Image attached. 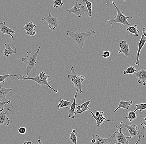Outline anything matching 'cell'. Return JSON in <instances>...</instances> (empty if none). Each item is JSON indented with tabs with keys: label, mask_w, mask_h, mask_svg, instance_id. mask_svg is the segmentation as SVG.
<instances>
[{
	"label": "cell",
	"mask_w": 146,
	"mask_h": 144,
	"mask_svg": "<svg viewBox=\"0 0 146 144\" xmlns=\"http://www.w3.org/2000/svg\"><path fill=\"white\" fill-rule=\"evenodd\" d=\"M144 118H145V121H144V122H143V123H140V125L142 126L143 129H145V130H146V117H145Z\"/></svg>",
	"instance_id": "cell-36"
},
{
	"label": "cell",
	"mask_w": 146,
	"mask_h": 144,
	"mask_svg": "<svg viewBox=\"0 0 146 144\" xmlns=\"http://www.w3.org/2000/svg\"><path fill=\"white\" fill-rule=\"evenodd\" d=\"M78 92V90L77 89L76 93L75 94L74 101H73V102L72 103L71 106H70V108H69V111H68V117L72 119H74L76 117V113L75 111L76 109V105H78V104H76V100Z\"/></svg>",
	"instance_id": "cell-15"
},
{
	"label": "cell",
	"mask_w": 146,
	"mask_h": 144,
	"mask_svg": "<svg viewBox=\"0 0 146 144\" xmlns=\"http://www.w3.org/2000/svg\"><path fill=\"white\" fill-rule=\"evenodd\" d=\"M88 111H90L91 114V117H93V118L95 119L96 121V125L98 127H100L103 125H104L105 124L104 123V121H107L108 122H114V120H108L106 119V117L104 116V112L103 111H98L96 112L95 115H94L93 112L91 111L90 109H89Z\"/></svg>",
	"instance_id": "cell-9"
},
{
	"label": "cell",
	"mask_w": 146,
	"mask_h": 144,
	"mask_svg": "<svg viewBox=\"0 0 146 144\" xmlns=\"http://www.w3.org/2000/svg\"><path fill=\"white\" fill-rule=\"evenodd\" d=\"M137 70L136 68L134 66H131L128 67L126 70H125L123 72V74H135Z\"/></svg>",
	"instance_id": "cell-28"
},
{
	"label": "cell",
	"mask_w": 146,
	"mask_h": 144,
	"mask_svg": "<svg viewBox=\"0 0 146 144\" xmlns=\"http://www.w3.org/2000/svg\"><path fill=\"white\" fill-rule=\"evenodd\" d=\"M132 104H133V102L132 101H129V102H125V101H123V100H120L118 106L115 109L114 112H115L119 108H123V109H126L128 110L130 106L132 105Z\"/></svg>",
	"instance_id": "cell-22"
},
{
	"label": "cell",
	"mask_w": 146,
	"mask_h": 144,
	"mask_svg": "<svg viewBox=\"0 0 146 144\" xmlns=\"http://www.w3.org/2000/svg\"><path fill=\"white\" fill-rule=\"evenodd\" d=\"M141 137H143L144 138L145 137V135H144V134L142 133L141 134L139 135V137L137 141V143H136L135 144H138V143H139V141H140V139Z\"/></svg>",
	"instance_id": "cell-35"
},
{
	"label": "cell",
	"mask_w": 146,
	"mask_h": 144,
	"mask_svg": "<svg viewBox=\"0 0 146 144\" xmlns=\"http://www.w3.org/2000/svg\"><path fill=\"white\" fill-rule=\"evenodd\" d=\"M146 41V29L145 28H143L142 29V33L141 38L139 42L138 46L137 52L136 54V62L135 65H139V54L141 49L145 45Z\"/></svg>",
	"instance_id": "cell-10"
},
{
	"label": "cell",
	"mask_w": 146,
	"mask_h": 144,
	"mask_svg": "<svg viewBox=\"0 0 146 144\" xmlns=\"http://www.w3.org/2000/svg\"><path fill=\"white\" fill-rule=\"evenodd\" d=\"M76 130L73 129L72 132L70 133V136L69 137V139L74 144H77V137L76 135Z\"/></svg>",
	"instance_id": "cell-25"
},
{
	"label": "cell",
	"mask_w": 146,
	"mask_h": 144,
	"mask_svg": "<svg viewBox=\"0 0 146 144\" xmlns=\"http://www.w3.org/2000/svg\"><path fill=\"white\" fill-rule=\"evenodd\" d=\"M64 3L62 0H54V1L53 7L54 8H57L60 7L62 8Z\"/></svg>",
	"instance_id": "cell-30"
},
{
	"label": "cell",
	"mask_w": 146,
	"mask_h": 144,
	"mask_svg": "<svg viewBox=\"0 0 146 144\" xmlns=\"http://www.w3.org/2000/svg\"><path fill=\"white\" fill-rule=\"evenodd\" d=\"M115 126L117 129L116 131L113 134L115 138L116 141L121 144H129V142L127 140V138H132L131 136L127 137L123 133L120 127Z\"/></svg>",
	"instance_id": "cell-11"
},
{
	"label": "cell",
	"mask_w": 146,
	"mask_h": 144,
	"mask_svg": "<svg viewBox=\"0 0 146 144\" xmlns=\"http://www.w3.org/2000/svg\"><path fill=\"white\" fill-rule=\"evenodd\" d=\"M70 70L71 71V74L67 76L68 79L72 82L75 88H77L80 93L82 94L83 92L82 87V84L84 81L85 78L83 76L80 75L76 73L74 70V67H71Z\"/></svg>",
	"instance_id": "cell-5"
},
{
	"label": "cell",
	"mask_w": 146,
	"mask_h": 144,
	"mask_svg": "<svg viewBox=\"0 0 146 144\" xmlns=\"http://www.w3.org/2000/svg\"><path fill=\"white\" fill-rule=\"evenodd\" d=\"M135 75L138 78L137 82L139 84H142L144 86L146 85V71L145 70H141L135 73Z\"/></svg>",
	"instance_id": "cell-18"
},
{
	"label": "cell",
	"mask_w": 146,
	"mask_h": 144,
	"mask_svg": "<svg viewBox=\"0 0 146 144\" xmlns=\"http://www.w3.org/2000/svg\"><path fill=\"white\" fill-rule=\"evenodd\" d=\"M90 102H91V101L88 100L83 103L82 104L78 106L76 109V113L82 114L83 112L88 111L90 108H88V106L90 104Z\"/></svg>",
	"instance_id": "cell-20"
},
{
	"label": "cell",
	"mask_w": 146,
	"mask_h": 144,
	"mask_svg": "<svg viewBox=\"0 0 146 144\" xmlns=\"http://www.w3.org/2000/svg\"><path fill=\"white\" fill-rule=\"evenodd\" d=\"M82 1L86 3L87 9V10L88 13V16L91 17L92 15V3L88 1L87 0H82Z\"/></svg>",
	"instance_id": "cell-26"
},
{
	"label": "cell",
	"mask_w": 146,
	"mask_h": 144,
	"mask_svg": "<svg viewBox=\"0 0 146 144\" xmlns=\"http://www.w3.org/2000/svg\"><path fill=\"white\" fill-rule=\"evenodd\" d=\"M78 1H76L75 4L70 10H65L66 11L72 13L75 15L79 19H82V16L84 14L86 11L87 10H85V7L83 4L78 3Z\"/></svg>",
	"instance_id": "cell-6"
},
{
	"label": "cell",
	"mask_w": 146,
	"mask_h": 144,
	"mask_svg": "<svg viewBox=\"0 0 146 144\" xmlns=\"http://www.w3.org/2000/svg\"><path fill=\"white\" fill-rule=\"evenodd\" d=\"M32 143L31 142H27V141H26V142H25L23 144H31Z\"/></svg>",
	"instance_id": "cell-38"
},
{
	"label": "cell",
	"mask_w": 146,
	"mask_h": 144,
	"mask_svg": "<svg viewBox=\"0 0 146 144\" xmlns=\"http://www.w3.org/2000/svg\"><path fill=\"white\" fill-rule=\"evenodd\" d=\"M73 101L68 102L67 100H64L62 98H60L59 100V103L58 104V108L59 109L65 108L67 109H69V106L71 105Z\"/></svg>",
	"instance_id": "cell-23"
},
{
	"label": "cell",
	"mask_w": 146,
	"mask_h": 144,
	"mask_svg": "<svg viewBox=\"0 0 146 144\" xmlns=\"http://www.w3.org/2000/svg\"><path fill=\"white\" fill-rule=\"evenodd\" d=\"M33 21L31 22L26 23L23 29L26 31L25 34L29 36H34L36 34V31L35 28H36V25L33 23Z\"/></svg>",
	"instance_id": "cell-13"
},
{
	"label": "cell",
	"mask_w": 146,
	"mask_h": 144,
	"mask_svg": "<svg viewBox=\"0 0 146 144\" xmlns=\"http://www.w3.org/2000/svg\"><path fill=\"white\" fill-rule=\"evenodd\" d=\"M11 91H12V88H5L4 84L0 86V101L1 102L3 101V102L7 101L6 96L9 92Z\"/></svg>",
	"instance_id": "cell-19"
},
{
	"label": "cell",
	"mask_w": 146,
	"mask_h": 144,
	"mask_svg": "<svg viewBox=\"0 0 146 144\" xmlns=\"http://www.w3.org/2000/svg\"><path fill=\"white\" fill-rule=\"evenodd\" d=\"M115 144H121V143H118V142H116L115 143Z\"/></svg>",
	"instance_id": "cell-40"
},
{
	"label": "cell",
	"mask_w": 146,
	"mask_h": 144,
	"mask_svg": "<svg viewBox=\"0 0 146 144\" xmlns=\"http://www.w3.org/2000/svg\"><path fill=\"white\" fill-rule=\"evenodd\" d=\"M18 131L20 134L23 135L26 133V129L24 127H21L18 129Z\"/></svg>",
	"instance_id": "cell-34"
},
{
	"label": "cell",
	"mask_w": 146,
	"mask_h": 144,
	"mask_svg": "<svg viewBox=\"0 0 146 144\" xmlns=\"http://www.w3.org/2000/svg\"><path fill=\"white\" fill-rule=\"evenodd\" d=\"M0 31L1 33L2 36L4 34L8 35L11 37L12 39H13L14 38V36L12 35L11 33L15 34V32L12 29H10L9 27H7L5 25V22L3 21L0 22Z\"/></svg>",
	"instance_id": "cell-14"
},
{
	"label": "cell",
	"mask_w": 146,
	"mask_h": 144,
	"mask_svg": "<svg viewBox=\"0 0 146 144\" xmlns=\"http://www.w3.org/2000/svg\"><path fill=\"white\" fill-rule=\"evenodd\" d=\"M137 25H134L133 26H130V27L126 28V30L129 32L134 34L135 37H138L139 36V31L137 29Z\"/></svg>",
	"instance_id": "cell-24"
},
{
	"label": "cell",
	"mask_w": 146,
	"mask_h": 144,
	"mask_svg": "<svg viewBox=\"0 0 146 144\" xmlns=\"http://www.w3.org/2000/svg\"><path fill=\"white\" fill-rule=\"evenodd\" d=\"M9 112L11 113V110L10 108H7L6 111L4 113H0V125H3L7 126L10 124L11 121L9 120V117L7 116V113Z\"/></svg>",
	"instance_id": "cell-17"
},
{
	"label": "cell",
	"mask_w": 146,
	"mask_h": 144,
	"mask_svg": "<svg viewBox=\"0 0 146 144\" xmlns=\"http://www.w3.org/2000/svg\"><path fill=\"white\" fill-rule=\"evenodd\" d=\"M114 7L115 8L117 11V14L116 15H114L115 19L114 20H110L107 19V21L108 22L109 24L111 25V26H113L115 24L119 23L125 26H131V25L127 21V19H132L133 17L132 16H126L123 14V13L118 9V7L115 4L114 1L112 2Z\"/></svg>",
	"instance_id": "cell-4"
},
{
	"label": "cell",
	"mask_w": 146,
	"mask_h": 144,
	"mask_svg": "<svg viewBox=\"0 0 146 144\" xmlns=\"http://www.w3.org/2000/svg\"><path fill=\"white\" fill-rule=\"evenodd\" d=\"M34 143H35V144H44L42 143V142H41V139L40 138H39V139H38L37 143H34Z\"/></svg>",
	"instance_id": "cell-37"
},
{
	"label": "cell",
	"mask_w": 146,
	"mask_h": 144,
	"mask_svg": "<svg viewBox=\"0 0 146 144\" xmlns=\"http://www.w3.org/2000/svg\"><path fill=\"white\" fill-rule=\"evenodd\" d=\"M91 143H92V144H94L95 143L96 140L95 139H93L91 140Z\"/></svg>",
	"instance_id": "cell-39"
},
{
	"label": "cell",
	"mask_w": 146,
	"mask_h": 144,
	"mask_svg": "<svg viewBox=\"0 0 146 144\" xmlns=\"http://www.w3.org/2000/svg\"><path fill=\"white\" fill-rule=\"evenodd\" d=\"M41 47H39L38 50L35 52H32L31 51L27 52V56L26 57L22 58V61L26 64L27 67V74L26 78H28V75L32 70H34L35 67L37 62L36 58Z\"/></svg>",
	"instance_id": "cell-3"
},
{
	"label": "cell",
	"mask_w": 146,
	"mask_h": 144,
	"mask_svg": "<svg viewBox=\"0 0 146 144\" xmlns=\"http://www.w3.org/2000/svg\"><path fill=\"white\" fill-rule=\"evenodd\" d=\"M11 102V100H8V101L4 102H2L0 101V113L2 111H3V109H4V105H5L6 104H8L10 105L11 106L14 108V107L10 104Z\"/></svg>",
	"instance_id": "cell-31"
},
{
	"label": "cell",
	"mask_w": 146,
	"mask_h": 144,
	"mask_svg": "<svg viewBox=\"0 0 146 144\" xmlns=\"http://www.w3.org/2000/svg\"><path fill=\"white\" fill-rule=\"evenodd\" d=\"M95 33V31L93 30H91L85 33H81L79 31L76 32L67 31L66 34L68 36L72 37L80 48L82 49L87 38L94 35Z\"/></svg>",
	"instance_id": "cell-1"
},
{
	"label": "cell",
	"mask_w": 146,
	"mask_h": 144,
	"mask_svg": "<svg viewBox=\"0 0 146 144\" xmlns=\"http://www.w3.org/2000/svg\"><path fill=\"white\" fill-rule=\"evenodd\" d=\"M40 21H45L48 23L49 28L52 31H54L56 28L58 26V21L57 18L53 17L51 15V12H49L47 17L41 19Z\"/></svg>",
	"instance_id": "cell-12"
},
{
	"label": "cell",
	"mask_w": 146,
	"mask_h": 144,
	"mask_svg": "<svg viewBox=\"0 0 146 144\" xmlns=\"http://www.w3.org/2000/svg\"><path fill=\"white\" fill-rule=\"evenodd\" d=\"M92 137L96 140L95 143L92 144H107L108 143L115 144L117 142L113 134L108 138H104L100 137L98 135L93 133L92 134Z\"/></svg>",
	"instance_id": "cell-8"
},
{
	"label": "cell",
	"mask_w": 146,
	"mask_h": 144,
	"mask_svg": "<svg viewBox=\"0 0 146 144\" xmlns=\"http://www.w3.org/2000/svg\"><path fill=\"white\" fill-rule=\"evenodd\" d=\"M120 50L119 51V54L123 53L125 54L127 58L130 55L129 54V44L127 43L126 41L123 40L119 43Z\"/></svg>",
	"instance_id": "cell-16"
},
{
	"label": "cell",
	"mask_w": 146,
	"mask_h": 144,
	"mask_svg": "<svg viewBox=\"0 0 146 144\" xmlns=\"http://www.w3.org/2000/svg\"><path fill=\"white\" fill-rule=\"evenodd\" d=\"M4 51L1 52V53L3 54V55L5 57H8L9 56H12L14 54L16 53V48H15V50H13L12 49L10 44L5 43L4 44Z\"/></svg>",
	"instance_id": "cell-21"
},
{
	"label": "cell",
	"mask_w": 146,
	"mask_h": 144,
	"mask_svg": "<svg viewBox=\"0 0 146 144\" xmlns=\"http://www.w3.org/2000/svg\"><path fill=\"white\" fill-rule=\"evenodd\" d=\"M14 76V75L5 74L0 75V83L2 82L4 83L6 78H8L9 76Z\"/></svg>",
	"instance_id": "cell-32"
},
{
	"label": "cell",
	"mask_w": 146,
	"mask_h": 144,
	"mask_svg": "<svg viewBox=\"0 0 146 144\" xmlns=\"http://www.w3.org/2000/svg\"><path fill=\"white\" fill-rule=\"evenodd\" d=\"M14 76H15L18 80H32L36 82L37 84L40 85H45L48 88L52 89L55 92L57 93L58 91L55 90L53 88H52L48 84V78L50 77L49 75L46 74L44 72H41L38 75L32 78H26L24 76L21 74L14 75Z\"/></svg>",
	"instance_id": "cell-2"
},
{
	"label": "cell",
	"mask_w": 146,
	"mask_h": 144,
	"mask_svg": "<svg viewBox=\"0 0 146 144\" xmlns=\"http://www.w3.org/2000/svg\"><path fill=\"white\" fill-rule=\"evenodd\" d=\"M137 117V113L134 112V111H130L129 112L127 116L126 117V118L128 119L129 122H132L133 120L136 119Z\"/></svg>",
	"instance_id": "cell-27"
},
{
	"label": "cell",
	"mask_w": 146,
	"mask_h": 144,
	"mask_svg": "<svg viewBox=\"0 0 146 144\" xmlns=\"http://www.w3.org/2000/svg\"><path fill=\"white\" fill-rule=\"evenodd\" d=\"M110 54H111L110 52L109 51L106 50L103 52L102 56H103L104 58H108V57L110 56Z\"/></svg>",
	"instance_id": "cell-33"
},
{
	"label": "cell",
	"mask_w": 146,
	"mask_h": 144,
	"mask_svg": "<svg viewBox=\"0 0 146 144\" xmlns=\"http://www.w3.org/2000/svg\"><path fill=\"white\" fill-rule=\"evenodd\" d=\"M122 129L123 127H126L130 135V136L133 138H135L137 135H139L142 133L141 131H139L140 127H138L137 125L135 124H132L131 125H128L125 123L124 122H121L119 123V127Z\"/></svg>",
	"instance_id": "cell-7"
},
{
	"label": "cell",
	"mask_w": 146,
	"mask_h": 144,
	"mask_svg": "<svg viewBox=\"0 0 146 144\" xmlns=\"http://www.w3.org/2000/svg\"><path fill=\"white\" fill-rule=\"evenodd\" d=\"M136 108L135 110L134 111V112H136L138 110H139L140 112H141L143 110H146V104L145 103H140L139 104L135 105Z\"/></svg>",
	"instance_id": "cell-29"
}]
</instances>
